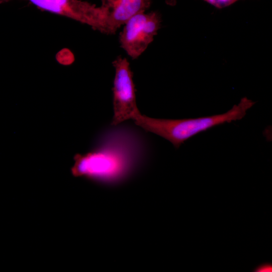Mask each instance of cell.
Segmentation results:
<instances>
[{
	"instance_id": "6da1fadb",
	"label": "cell",
	"mask_w": 272,
	"mask_h": 272,
	"mask_svg": "<svg viewBox=\"0 0 272 272\" xmlns=\"http://www.w3.org/2000/svg\"><path fill=\"white\" fill-rule=\"evenodd\" d=\"M121 148L111 141L93 151L76 155L72 174L104 185L123 182L137 170L141 159L132 150Z\"/></svg>"
},
{
	"instance_id": "7a4b0ae2",
	"label": "cell",
	"mask_w": 272,
	"mask_h": 272,
	"mask_svg": "<svg viewBox=\"0 0 272 272\" xmlns=\"http://www.w3.org/2000/svg\"><path fill=\"white\" fill-rule=\"evenodd\" d=\"M255 103L245 97L238 104L222 114L195 118L170 119L152 118L140 112L132 120L145 131L163 138L178 149L185 141L202 131L242 119Z\"/></svg>"
},
{
	"instance_id": "3957f363",
	"label": "cell",
	"mask_w": 272,
	"mask_h": 272,
	"mask_svg": "<svg viewBox=\"0 0 272 272\" xmlns=\"http://www.w3.org/2000/svg\"><path fill=\"white\" fill-rule=\"evenodd\" d=\"M115 69L113 81V116L111 124L117 125L133 119L140 113L137 104L133 73L129 63L125 57H117L113 61Z\"/></svg>"
},
{
	"instance_id": "277c9868",
	"label": "cell",
	"mask_w": 272,
	"mask_h": 272,
	"mask_svg": "<svg viewBox=\"0 0 272 272\" xmlns=\"http://www.w3.org/2000/svg\"><path fill=\"white\" fill-rule=\"evenodd\" d=\"M161 24V16L156 12H142L132 16L120 33L121 47L132 59L138 58L152 42Z\"/></svg>"
},
{
	"instance_id": "5b68a950",
	"label": "cell",
	"mask_w": 272,
	"mask_h": 272,
	"mask_svg": "<svg viewBox=\"0 0 272 272\" xmlns=\"http://www.w3.org/2000/svg\"><path fill=\"white\" fill-rule=\"evenodd\" d=\"M39 9L87 25L106 34L104 14L101 7L81 0H25Z\"/></svg>"
},
{
	"instance_id": "8992f818",
	"label": "cell",
	"mask_w": 272,
	"mask_h": 272,
	"mask_svg": "<svg viewBox=\"0 0 272 272\" xmlns=\"http://www.w3.org/2000/svg\"><path fill=\"white\" fill-rule=\"evenodd\" d=\"M151 0H101L106 34H112L132 16L150 7Z\"/></svg>"
},
{
	"instance_id": "52a82bcc",
	"label": "cell",
	"mask_w": 272,
	"mask_h": 272,
	"mask_svg": "<svg viewBox=\"0 0 272 272\" xmlns=\"http://www.w3.org/2000/svg\"><path fill=\"white\" fill-rule=\"evenodd\" d=\"M218 8H223L231 5L238 0H203Z\"/></svg>"
},
{
	"instance_id": "ba28073f",
	"label": "cell",
	"mask_w": 272,
	"mask_h": 272,
	"mask_svg": "<svg viewBox=\"0 0 272 272\" xmlns=\"http://www.w3.org/2000/svg\"><path fill=\"white\" fill-rule=\"evenodd\" d=\"M175 1V0H167V2L168 4L173 5Z\"/></svg>"
},
{
	"instance_id": "9c48e42d",
	"label": "cell",
	"mask_w": 272,
	"mask_h": 272,
	"mask_svg": "<svg viewBox=\"0 0 272 272\" xmlns=\"http://www.w3.org/2000/svg\"><path fill=\"white\" fill-rule=\"evenodd\" d=\"M11 0H0V3H6L10 1Z\"/></svg>"
}]
</instances>
